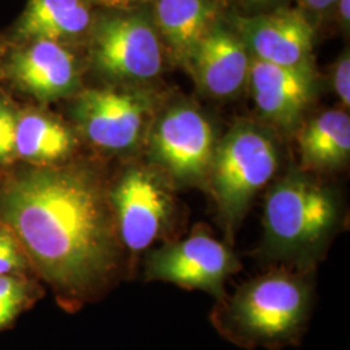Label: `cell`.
<instances>
[{
    "mask_svg": "<svg viewBox=\"0 0 350 350\" xmlns=\"http://www.w3.org/2000/svg\"><path fill=\"white\" fill-rule=\"evenodd\" d=\"M0 218L66 300L94 296L118 269L109 196L88 170L44 166L13 176L0 188Z\"/></svg>",
    "mask_w": 350,
    "mask_h": 350,
    "instance_id": "cell-1",
    "label": "cell"
},
{
    "mask_svg": "<svg viewBox=\"0 0 350 350\" xmlns=\"http://www.w3.org/2000/svg\"><path fill=\"white\" fill-rule=\"evenodd\" d=\"M313 293L302 274L279 270L244 284L214 309L218 332L245 349H282L300 344L312 313Z\"/></svg>",
    "mask_w": 350,
    "mask_h": 350,
    "instance_id": "cell-2",
    "label": "cell"
},
{
    "mask_svg": "<svg viewBox=\"0 0 350 350\" xmlns=\"http://www.w3.org/2000/svg\"><path fill=\"white\" fill-rule=\"evenodd\" d=\"M336 192L312 176L291 172L269 189L263 215V253L305 266L325 250L340 221Z\"/></svg>",
    "mask_w": 350,
    "mask_h": 350,
    "instance_id": "cell-3",
    "label": "cell"
},
{
    "mask_svg": "<svg viewBox=\"0 0 350 350\" xmlns=\"http://www.w3.org/2000/svg\"><path fill=\"white\" fill-rule=\"evenodd\" d=\"M278 169V146L262 127L240 122L217 144L208 180L230 238Z\"/></svg>",
    "mask_w": 350,
    "mask_h": 350,
    "instance_id": "cell-4",
    "label": "cell"
},
{
    "mask_svg": "<svg viewBox=\"0 0 350 350\" xmlns=\"http://www.w3.org/2000/svg\"><path fill=\"white\" fill-rule=\"evenodd\" d=\"M174 185L148 166L127 169L109 195L118 237L126 248L140 253L161 238L174 221Z\"/></svg>",
    "mask_w": 350,
    "mask_h": 350,
    "instance_id": "cell-5",
    "label": "cell"
},
{
    "mask_svg": "<svg viewBox=\"0 0 350 350\" xmlns=\"http://www.w3.org/2000/svg\"><path fill=\"white\" fill-rule=\"evenodd\" d=\"M217 148L208 118L191 105L167 109L150 131V153L176 186H198L208 180Z\"/></svg>",
    "mask_w": 350,
    "mask_h": 350,
    "instance_id": "cell-6",
    "label": "cell"
},
{
    "mask_svg": "<svg viewBox=\"0 0 350 350\" xmlns=\"http://www.w3.org/2000/svg\"><path fill=\"white\" fill-rule=\"evenodd\" d=\"M239 269L238 258L225 243L206 230L196 228L183 240L152 250L146 276L185 289H200L222 300L227 278Z\"/></svg>",
    "mask_w": 350,
    "mask_h": 350,
    "instance_id": "cell-7",
    "label": "cell"
},
{
    "mask_svg": "<svg viewBox=\"0 0 350 350\" xmlns=\"http://www.w3.org/2000/svg\"><path fill=\"white\" fill-rule=\"evenodd\" d=\"M91 56L101 75L146 81L163 69V47L154 27L140 16L105 17L95 26Z\"/></svg>",
    "mask_w": 350,
    "mask_h": 350,
    "instance_id": "cell-8",
    "label": "cell"
},
{
    "mask_svg": "<svg viewBox=\"0 0 350 350\" xmlns=\"http://www.w3.org/2000/svg\"><path fill=\"white\" fill-rule=\"evenodd\" d=\"M153 111L147 94L118 88H92L75 101V117L86 138L101 150H131L143 138Z\"/></svg>",
    "mask_w": 350,
    "mask_h": 350,
    "instance_id": "cell-9",
    "label": "cell"
},
{
    "mask_svg": "<svg viewBox=\"0 0 350 350\" xmlns=\"http://www.w3.org/2000/svg\"><path fill=\"white\" fill-rule=\"evenodd\" d=\"M238 37L254 59L282 66H308L314 27L304 13L282 10L237 18Z\"/></svg>",
    "mask_w": 350,
    "mask_h": 350,
    "instance_id": "cell-10",
    "label": "cell"
},
{
    "mask_svg": "<svg viewBox=\"0 0 350 350\" xmlns=\"http://www.w3.org/2000/svg\"><path fill=\"white\" fill-rule=\"evenodd\" d=\"M7 72L17 88L40 101L68 96L79 85L75 56L53 40L25 42L10 56Z\"/></svg>",
    "mask_w": 350,
    "mask_h": 350,
    "instance_id": "cell-11",
    "label": "cell"
},
{
    "mask_svg": "<svg viewBox=\"0 0 350 350\" xmlns=\"http://www.w3.org/2000/svg\"><path fill=\"white\" fill-rule=\"evenodd\" d=\"M253 99L265 120L282 129H293L313 100L310 66H282L254 59L250 75Z\"/></svg>",
    "mask_w": 350,
    "mask_h": 350,
    "instance_id": "cell-12",
    "label": "cell"
},
{
    "mask_svg": "<svg viewBox=\"0 0 350 350\" xmlns=\"http://www.w3.org/2000/svg\"><path fill=\"white\" fill-rule=\"evenodd\" d=\"M188 66L205 94L225 99L235 96L248 81L250 60L238 34L215 23Z\"/></svg>",
    "mask_w": 350,
    "mask_h": 350,
    "instance_id": "cell-13",
    "label": "cell"
},
{
    "mask_svg": "<svg viewBox=\"0 0 350 350\" xmlns=\"http://www.w3.org/2000/svg\"><path fill=\"white\" fill-rule=\"evenodd\" d=\"M154 14L160 33L176 60L187 65L215 24V10L209 0H157Z\"/></svg>",
    "mask_w": 350,
    "mask_h": 350,
    "instance_id": "cell-14",
    "label": "cell"
},
{
    "mask_svg": "<svg viewBox=\"0 0 350 350\" xmlns=\"http://www.w3.org/2000/svg\"><path fill=\"white\" fill-rule=\"evenodd\" d=\"M91 21L86 0H27L16 34L24 42L44 39L62 43L86 33Z\"/></svg>",
    "mask_w": 350,
    "mask_h": 350,
    "instance_id": "cell-15",
    "label": "cell"
},
{
    "mask_svg": "<svg viewBox=\"0 0 350 350\" xmlns=\"http://www.w3.org/2000/svg\"><path fill=\"white\" fill-rule=\"evenodd\" d=\"M75 146L73 131L57 118L38 111L17 114L16 156L39 167L53 166L68 159Z\"/></svg>",
    "mask_w": 350,
    "mask_h": 350,
    "instance_id": "cell-16",
    "label": "cell"
},
{
    "mask_svg": "<svg viewBox=\"0 0 350 350\" xmlns=\"http://www.w3.org/2000/svg\"><path fill=\"white\" fill-rule=\"evenodd\" d=\"M304 165L317 172L336 170L350 154V118L342 111L331 109L309 121L299 133Z\"/></svg>",
    "mask_w": 350,
    "mask_h": 350,
    "instance_id": "cell-17",
    "label": "cell"
},
{
    "mask_svg": "<svg viewBox=\"0 0 350 350\" xmlns=\"http://www.w3.org/2000/svg\"><path fill=\"white\" fill-rule=\"evenodd\" d=\"M25 289L12 276H0V329L11 325L25 302Z\"/></svg>",
    "mask_w": 350,
    "mask_h": 350,
    "instance_id": "cell-18",
    "label": "cell"
},
{
    "mask_svg": "<svg viewBox=\"0 0 350 350\" xmlns=\"http://www.w3.org/2000/svg\"><path fill=\"white\" fill-rule=\"evenodd\" d=\"M16 122L17 113L8 103L0 100V163L16 157Z\"/></svg>",
    "mask_w": 350,
    "mask_h": 350,
    "instance_id": "cell-19",
    "label": "cell"
},
{
    "mask_svg": "<svg viewBox=\"0 0 350 350\" xmlns=\"http://www.w3.org/2000/svg\"><path fill=\"white\" fill-rule=\"evenodd\" d=\"M24 266V258L20 254L16 239L7 227L0 226V276L8 275Z\"/></svg>",
    "mask_w": 350,
    "mask_h": 350,
    "instance_id": "cell-20",
    "label": "cell"
},
{
    "mask_svg": "<svg viewBox=\"0 0 350 350\" xmlns=\"http://www.w3.org/2000/svg\"><path fill=\"white\" fill-rule=\"evenodd\" d=\"M334 85L338 94V99L348 108L350 104V59L349 52H345L338 60L335 75Z\"/></svg>",
    "mask_w": 350,
    "mask_h": 350,
    "instance_id": "cell-21",
    "label": "cell"
},
{
    "mask_svg": "<svg viewBox=\"0 0 350 350\" xmlns=\"http://www.w3.org/2000/svg\"><path fill=\"white\" fill-rule=\"evenodd\" d=\"M92 1L99 4L101 7H105V8L125 10V8L138 4L140 0H92Z\"/></svg>",
    "mask_w": 350,
    "mask_h": 350,
    "instance_id": "cell-22",
    "label": "cell"
},
{
    "mask_svg": "<svg viewBox=\"0 0 350 350\" xmlns=\"http://www.w3.org/2000/svg\"><path fill=\"white\" fill-rule=\"evenodd\" d=\"M309 10L315 12H325L329 10L338 0H301Z\"/></svg>",
    "mask_w": 350,
    "mask_h": 350,
    "instance_id": "cell-23",
    "label": "cell"
},
{
    "mask_svg": "<svg viewBox=\"0 0 350 350\" xmlns=\"http://www.w3.org/2000/svg\"><path fill=\"white\" fill-rule=\"evenodd\" d=\"M350 0H338L336 3L338 4V12L341 16V20L344 24H349L350 21Z\"/></svg>",
    "mask_w": 350,
    "mask_h": 350,
    "instance_id": "cell-24",
    "label": "cell"
}]
</instances>
